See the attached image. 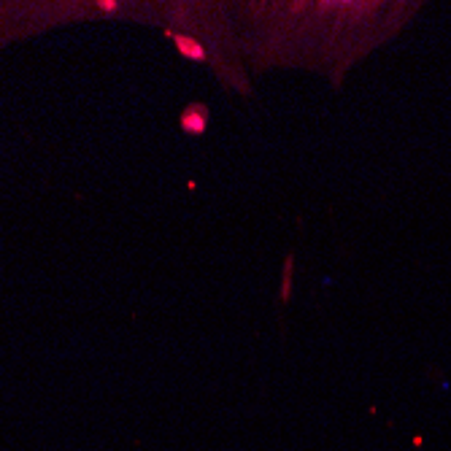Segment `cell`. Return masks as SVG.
<instances>
[{"instance_id": "1", "label": "cell", "mask_w": 451, "mask_h": 451, "mask_svg": "<svg viewBox=\"0 0 451 451\" xmlns=\"http://www.w3.org/2000/svg\"><path fill=\"white\" fill-rule=\"evenodd\" d=\"M181 127L187 130V133H192V135H203L205 133V127H208V117H205V108H187L184 111V117H181Z\"/></svg>"}, {"instance_id": "3", "label": "cell", "mask_w": 451, "mask_h": 451, "mask_svg": "<svg viewBox=\"0 0 451 451\" xmlns=\"http://www.w3.org/2000/svg\"><path fill=\"white\" fill-rule=\"evenodd\" d=\"M289 284H292V257L287 259V268H284V287H281V289H284V292H281L284 300L289 298Z\"/></svg>"}, {"instance_id": "2", "label": "cell", "mask_w": 451, "mask_h": 451, "mask_svg": "<svg viewBox=\"0 0 451 451\" xmlns=\"http://www.w3.org/2000/svg\"><path fill=\"white\" fill-rule=\"evenodd\" d=\"M173 41L184 57H192V60H198V62H208V54H205V49H203L198 41L184 38V35H173Z\"/></svg>"}]
</instances>
